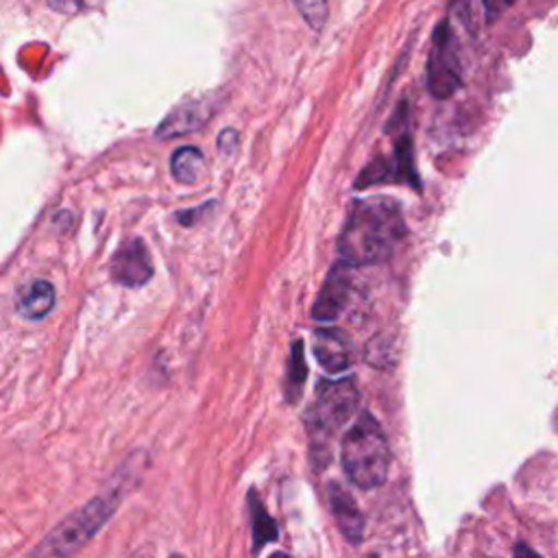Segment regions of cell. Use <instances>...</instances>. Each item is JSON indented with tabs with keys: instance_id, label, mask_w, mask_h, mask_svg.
I'll list each match as a JSON object with an SVG mask.
<instances>
[{
	"instance_id": "3",
	"label": "cell",
	"mask_w": 558,
	"mask_h": 558,
	"mask_svg": "<svg viewBox=\"0 0 558 558\" xmlns=\"http://www.w3.org/2000/svg\"><path fill=\"white\" fill-rule=\"evenodd\" d=\"M122 497V488L109 486L105 493L89 499L85 506L65 517L54 530H50L41 543L33 549L37 556H65L78 551L113 514L118 501Z\"/></svg>"
},
{
	"instance_id": "5",
	"label": "cell",
	"mask_w": 558,
	"mask_h": 558,
	"mask_svg": "<svg viewBox=\"0 0 558 558\" xmlns=\"http://www.w3.org/2000/svg\"><path fill=\"white\" fill-rule=\"evenodd\" d=\"M427 87L436 98H447L460 87V59L449 20L434 31V44L427 61Z\"/></svg>"
},
{
	"instance_id": "6",
	"label": "cell",
	"mask_w": 558,
	"mask_h": 558,
	"mask_svg": "<svg viewBox=\"0 0 558 558\" xmlns=\"http://www.w3.org/2000/svg\"><path fill=\"white\" fill-rule=\"evenodd\" d=\"M153 275L150 255L140 238L126 240L111 259V277L129 288L144 286Z\"/></svg>"
},
{
	"instance_id": "13",
	"label": "cell",
	"mask_w": 558,
	"mask_h": 558,
	"mask_svg": "<svg viewBox=\"0 0 558 558\" xmlns=\"http://www.w3.org/2000/svg\"><path fill=\"white\" fill-rule=\"evenodd\" d=\"M251 499V514H253V538H255V549H259L264 543L275 541L277 538V527L272 523V519L266 514V510L262 508V504L257 501L255 495L248 497Z\"/></svg>"
},
{
	"instance_id": "16",
	"label": "cell",
	"mask_w": 558,
	"mask_h": 558,
	"mask_svg": "<svg viewBox=\"0 0 558 558\" xmlns=\"http://www.w3.org/2000/svg\"><path fill=\"white\" fill-rule=\"evenodd\" d=\"M50 7L54 11H63V13H76V11H85V9H94L105 0H48Z\"/></svg>"
},
{
	"instance_id": "10",
	"label": "cell",
	"mask_w": 558,
	"mask_h": 558,
	"mask_svg": "<svg viewBox=\"0 0 558 558\" xmlns=\"http://www.w3.org/2000/svg\"><path fill=\"white\" fill-rule=\"evenodd\" d=\"M54 301H57V294L52 283L46 279H35L20 290L17 310L22 316L31 320H39L54 307Z\"/></svg>"
},
{
	"instance_id": "11",
	"label": "cell",
	"mask_w": 558,
	"mask_h": 558,
	"mask_svg": "<svg viewBox=\"0 0 558 558\" xmlns=\"http://www.w3.org/2000/svg\"><path fill=\"white\" fill-rule=\"evenodd\" d=\"M329 504H331L333 519H336L340 532L344 534V538L351 541L353 545L360 543L364 523H362V514H360L357 506L353 504V499H351L340 486H331V490H329Z\"/></svg>"
},
{
	"instance_id": "14",
	"label": "cell",
	"mask_w": 558,
	"mask_h": 558,
	"mask_svg": "<svg viewBox=\"0 0 558 558\" xmlns=\"http://www.w3.org/2000/svg\"><path fill=\"white\" fill-rule=\"evenodd\" d=\"M301 17L314 28L320 31L327 22V0H292Z\"/></svg>"
},
{
	"instance_id": "7",
	"label": "cell",
	"mask_w": 558,
	"mask_h": 558,
	"mask_svg": "<svg viewBox=\"0 0 558 558\" xmlns=\"http://www.w3.org/2000/svg\"><path fill=\"white\" fill-rule=\"evenodd\" d=\"M349 294H351V270H349L347 262H340L327 275V279L318 292V299L312 307V316L316 320L336 318L347 307Z\"/></svg>"
},
{
	"instance_id": "1",
	"label": "cell",
	"mask_w": 558,
	"mask_h": 558,
	"mask_svg": "<svg viewBox=\"0 0 558 558\" xmlns=\"http://www.w3.org/2000/svg\"><path fill=\"white\" fill-rule=\"evenodd\" d=\"M405 233L397 201L373 196L357 201L338 238V255L349 266L379 264L392 255Z\"/></svg>"
},
{
	"instance_id": "12",
	"label": "cell",
	"mask_w": 558,
	"mask_h": 558,
	"mask_svg": "<svg viewBox=\"0 0 558 558\" xmlns=\"http://www.w3.org/2000/svg\"><path fill=\"white\" fill-rule=\"evenodd\" d=\"M205 157L196 146H181L174 150L170 168L177 181L181 183H196L203 174Z\"/></svg>"
},
{
	"instance_id": "4",
	"label": "cell",
	"mask_w": 558,
	"mask_h": 558,
	"mask_svg": "<svg viewBox=\"0 0 558 558\" xmlns=\"http://www.w3.org/2000/svg\"><path fill=\"white\" fill-rule=\"evenodd\" d=\"M355 405L357 390L353 379L323 381L305 416L312 440H329L333 432L355 412Z\"/></svg>"
},
{
	"instance_id": "15",
	"label": "cell",
	"mask_w": 558,
	"mask_h": 558,
	"mask_svg": "<svg viewBox=\"0 0 558 558\" xmlns=\"http://www.w3.org/2000/svg\"><path fill=\"white\" fill-rule=\"evenodd\" d=\"M290 375H288V397L294 399L299 395V388H301V381L305 379L307 375V368H305V362H303V351H301V342H294V349H292V357H290Z\"/></svg>"
},
{
	"instance_id": "2",
	"label": "cell",
	"mask_w": 558,
	"mask_h": 558,
	"mask_svg": "<svg viewBox=\"0 0 558 558\" xmlns=\"http://www.w3.org/2000/svg\"><path fill=\"white\" fill-rule=\"evenodd\" d=\"M342 466L347 477L360 488L379 486L390 466L388 440L379 423L362 412L342 438Z\"/></svg>"
},
{
	"instance_id": "9",
	"label": "cell",
	"mask_w": 558,
	"mask_h": 558,
	"mask_svg": "<svg viewBox=\"0 0 558 558\" xmlns=\"http://www.w3.org/2000/svg\"><path fill=\"white\" fill-rule=\"evenodd\" d=\"M314 355L329 373H340L349 366V342L338 329H318L314 333Z\"/></svg>"
},
{
	"instance_id": "8",
	"label": "cell",
	"mask_w": 558,
	"mask_h": 558,
	"mask_svg": "<svg viewBox=\"0 0 558 558\" xmlns=\"http://www.w3.org/2000/svg\"><path fill=\"white\" fill-rule=\"evenodd\" d=\"M209 113H211V109L203 100L183 102V105L174 107L163 118V122L157 126L155 135L157 137H177V135L192 133V131H196V129H201L205 124Z\"/></svg>"
},
{
	"instance_id": "17",
	"label": "cell",
	"mask_w": 558,
	"mask_h": 558,
	"mask_svg": "<svg viewBox=\"0 0 558 558\" xmlns=\"http://www.w3.org/2000/svg\"><path fill=\"white\" fill-rule=\"evenodd\" d=\"M512 0H486V15L493 20L499 11H504Z\"/></svg>"
}]
</instances>
